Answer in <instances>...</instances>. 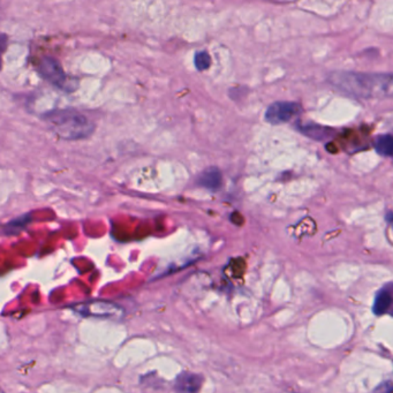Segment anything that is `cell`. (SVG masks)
Here are the masks:
<instances>
[{"label": "cell", "mask_w": 393, "mask_h": 393, "mask_svg": "<svg viewBox=\"0 0 393 393\" xmlns=\"http://www.w3.org/2000/svg\"><path fill=\"white\" fill-rule=\"evenodd\" d=\"M330 82L338 90L354 98L387 97L392 92L390 74L334 72L330 75Z\"/></svg>", "instance_id": "6da1fadb"}, {"label": "cell", "mask_w": 393, "mask_h": 393, "mask_svg": "<svg viewBox=\"0 0 393 393\" xmlns=\"http://www.w3.org/2000/svg\"><path fill=\"white\" fill-rule=\"evenodd\" d=\"M44 119L58 136L70 141L87 139L95 131L92 120L76 111H52L45 114Z\"/></svg>", "instance_id": "7a4b0ae2"}, {"label": "cell", "mask_w": 393, "mask_h": 393, "mask_svg": "<svg viewBox=\"0 0 393 393\" xmlns=\"http://www.w3.org/2000/svg\"><path fill=\"white\" fill-rule=\"evenodd\" d=\"M73 309L85 318H120L123 314L119 306L107 301L83 302L74 306Z\"/></svg>", "instance_id": "3957f363"}, {"label": "cell", "mask_w": 393, "mask_h": 393, "mask_svg": "<svg viewBox=\"0 0 393 393\" xmlns=\"http://www.w3.org/2000/svg\"><path fill=\"white\" fill-rule=\"evenodd\" d=\"M37 70L51 85L63 90H70V81L58 60L51 57L42 58L38 63Z\"/></svg>", "instance_id": "277c9868"}, {"label": "cell", "mask_w": 393, "mask_h": 393, "mask_svg": "<svg viewBox=\"0 0 393 393\" xmlns=\"http://www.w3.org/2000/svg\"><path fill=\"white\" fill-rule=\"evenodd\" d=\"M301 114V107L293 102H276L267 107L265 112V120L271 125L286 123Z\"/></svg>", "instance_id": "5b68a950"}, {"label": "cell", "mask_w": 393, "mask_h": 393, "mask_svg": "<svg viewBox=\"0 0 393 393\" xmlns=\"http://www.w3.org/2000/svg\"><path fill=\"white\" fill-rule=\"evenodd\" d=\"M198 183L202 187L214 191V192L218 191L223 185V176L220 174L219 169L209 167L207 170L203 171L200 178H198Z\"/></svg>", "instance_id": "8992f818"}, {"label": "cell", "mask_w": 393, "mask_h": 393, "mask_svg": "<svg viewBox=\"0 0 393 393\" xmlns=\"http://www.w3.org/2000/svg\"><path fill=\"white\" fill-rule=\"evenodd\" d=\"M202 377L198 374L193 373H183L176 378V390L181 392H196L200 390Z\"/></svg>", "instance_id": "52a82bcc"}, {"label": "cell", "mask_w": 393, "mask_h": 393, "mask_svg": "<svg viewBox=\"0 0 393 393\" xmlns=\"http://www.w3.org/2000/svg\"><path fill=\"white\" fill-rule=\"evenodd\" d=\"M391 303H392V293L391 289H382L377 293V296L375 298L374 306H373V312L375 315H383L390 309Z\"/></svg>", "instance_id": "ba28073f"}, {"label": "cell", "mask_w": 393, "mask_h": 393, "mask_svg": "<svg viewBox=\"0 0 393 393\" xmlns=\"http://www.w3.org/2000/svg\"><path fill=\"white\" fill-rule=\"evenodd\" d=\"M375 149L377 151V154L385 157H391L393 152V140L390 134L378 136L375 141Z\"/></svg>", "instance_id": "9c48e42d"}, {"label": "cell", "mask_w": 393, "mask_h": 393, "mask_svg": "<svg viewBox=\"0 0 393 393\" xmlns=\"http://www.w3.org/2000/svg\"><path fill=\"white\" fill-rule=\"evenodd\" d=\"M30 222V216L25 214L23 217H19L18 219L12 220L7 226H5V233L6 234H18L21 232L23 229L27 226V224Z\"/></svg>", "instance_id": "30bf717a"}, {"label": "cell", "mask_w": 393, "mask_h": 393, "mask_svg": "<svg viewBox=\"0 0 393 393\" xmlns=\"http://www.w3.org/2000/svg\"><path fill=\"white\" fill-rule=\"evenodd\" d=\"M194 64L198 71L208 70L211 65V58L208 52H205V51L198 52L194 58Z\"/></svg>", "instance_id": "8fae6325"}, {"label": "cell", "mask_w": 393, "mask_h": 393, "mask_svg": "<svg viewBox=\"0 0 393 393\" xmlns=\"http://www.w3.org/2000/svg\"><path fill=\"white\" fill-rule=\"evenodd\" d=\"M7 43H8L7 36L0 34V70L3 67V56L5 54V51H6Z\"/></svg>", "instance_id": "7c38bea8"}]
</instances>
